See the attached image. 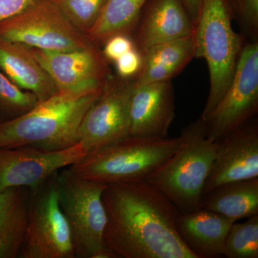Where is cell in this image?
Masks as SVG:
<instances>
[{
	"label": "cell",
	"mask_w": 258,
	"mask_h": 258,
	"mask_svg": "<svg viewBox=\"0 0 258 258\" xmlns=\"http://www.w3.org/2000/svg\"><path fill=\"white\" fill-rule=\"evenodd\" d=\"M103 240L120 258H197L176 230L180 212L146 181L107 184Z\"/></svg>",
	"instance_id": "1"
},
{
	"label": "cell",
	"mask_w": 258,
	"mask_h": 258,
	"mask_svg": "<svg viewBox=\"0 0 258 258\" xmlns=\"http://www.w3.org/2000/svg\"><path fill=\"white\" fill-rule=\"evenodd\" d=\"M103 90L85 94L57 91L26 113L0 122V149L58 151L79 143L81 122Z\"/></svg>",
	"instance_id": "2"
},
{
	"label": "cell",
	"mask_w": 258,
	"mask_h": 258,
	"mask_svg": "<svg viewBox=\"0 0 258 258\" xmlns=\"http://www.w3.org/2000/svg\"><path fill=\"white\" fill-rule=\"evenodd\" d=\"M175 152L145 180L174 204L181 213L201 209L204 186L218 143L207 137L201 118L181 130Z\"/></svg>",
	"instance_id": "3"
},
{
	"label": "cell",
	"mask_w": 258,
	"mask_h": 258,
	"mask_svg": "<svg viewBox=\"0 0 258 258\" xmlns=\"http://www.w3.org/2000/svg\"><path fill=\"white\" fill-rule=\"evenodd\" d=\"M227 0H202L192 37L195 57L204 58L210 75V91L200 118L206 120L230 86L245 45L243 35L232 28Z\"/></svg>",
	"instance_id": "4"
},
{
	"label": "cell",
	"mask_w": 258,
	"mask_h": 258,
	"mask_svg": "<svg viewBox=\"0 0 258 258\" xmlns=\"http://www.w3.org/2000/svg\"><path fill=\"white\" fill-rule=\"evenodd\" d=\"M176 138L128 137L88 153L69 166L80 176L103 184L145 181L175 152Z\"/></svg>",
	"instance_id": "5"
},
{
	"label": "cell",
	"mask_w": 258,
	"mask_h": 258,
	"mask_svg": "<svg viewBox=\"0 0 258 258\" xmlns=\"http://www.w3.org/2000/svg\"><path fill=\"white\" fill-rule=\"evenodd\" d=\"M61 210L69 223L76 257L115 258L103 240L107 217L102 195L107 184L80 176L64 168L57 173Z\"/></svg>",
	"instance_id": "6"
},
{
	"label": "cell",
	"mask_w": 258,
	"mask_h": 258,
	"mask_svg": "<svg viewBox=\"0 0 258 258\" xmlns=\"http://www.w3.org/2000/svg\"><path fill=\"white\" fill-rule=\"evenodd\" d=\"M57 173L30 190L26 227L18 257H76L69 223L59 204Z\"/></svg>",
	"instance_id": "7"
},
{
	"label": "cell",
	"mask_w": 258,
	"mask_h": 258,
	"mask_svg": "<svg viewBox=\"0 0 258 258\" xmlns=\"http://www.w3.org/2000/svg\"><path fill=\"white\" fill-rule=\"evenodd\" d=\"M0 37L47 51L76 50L93 43L53 0H34L20 14L0 23Z\"/></svg>",
	"instance_id": "8"
},
{
	"label": "cell",
	"mask_w": 258,
	"mask_h": 258,
	"mask_svg": "<svg viewBox=\"0 0 258 258\" xmlns=\"http://www.w3.org/2000/svg\"><path fill=\"white\" fill-rule=\"evenodd\" d=\"M258 112V40L246 42L233 79L221 101L203 120L207 137L217 142L244 123Z\"/></svg>",
	"instance_id": "9"
},
{
	"label": "cell",
	"mask_w": 258,
	"mask_h": 258,
	"mask_svg": "<svg viewBox=\"0 0 258 258\" xmlns=\"http://www.w3.org/2000/svg\"><path fill=\"white\" fill-rule=\"evenodd\" d=\"M134 79L110 76L98 99L86 112L79 142L87 153L129 136V105Z\"/></svg>",
	"instance_id": "10"
},
{
	"label": "cell",
	"mask_w": 258,
	"mask_h": 258,
	"mask_svg": "<svg viewBox=\"0 0 258 258\" xmlns=\"http://www.w3.org/2000/svg\"><path fill=\"white\" fill-rule=\"evenodd\" d=\"M28 49L60 92L85 94L102 91L111 76L107 60L95 43L68 51Z\"/></svg>",
	"instance_id": "11"
},
{
	"label": "cell",
	"mask_w": 258,
	"mask_h": 258,
	"mask_svg": "<svg viewBox=\"0 0 258 258\" xmlns=\"http://www.w3.org/2000/svg\"><path fill=\"white\" fill-rule=\"evenodd\" d=\"M87 154L81 142L58 151L28 147L0 149V191L12 187L36 189Z\"/></svg>",
	"instance_id": "12"
},
{
	"label": "cell",
	"mask_w": 258,
	"mask_h": 258,
	"mask_svg": "<svg viewBox=\"0 0 258 258\" xmlns=\"http://www.w3.org/2000/svg\"><path fill=\"white\" fill-rule=\"evenodd\" d=\"M217 143L203 195L227 183L258 178V123L255 118Z\"/></svg>",
	"instance_id": "13"
},
{
	"label": "cell",
	"mask_w": 258,
	"mask_h": 258,
	"mask_svg": "<svg viewBox=\"0 0 258 258\" xmlns=\"http://www.w3.org/2000/svg\"><path fill=\"white\" fill-rule=\"evenodd\" d=\"M175 118L171 81L135 86L129 105V136L168 137Z\"/></svg>",
	"instance_id": "14"
},
{
	"label": "cell",
	"mask_w": 258,
	"mask_h": 258,
	"mask_svg": "<svg viewBox=\"0 0 258 258\" xmlns=\"http://www.w3.org/2000/svg\"><path fill=\"white\" fill-rule=\"evenodd\" d=\"M193 28L182 0H148L132 39L142 54L158 44L189 36Z\"/></svg>",
	"instance_id": "15"
},
{
	"label": "cell",
	"mask_w": 258,
	"mask_h": 258,
	"mask_svg": "<svg viewBox=\"0 0 258 258\" xmlns=\"http://www.w3.org/2000/svg\"><path fill=\"white\" fill-rule=\"evenodd\" d=\"M233 223L219 214L200 209L190 213L180 212L176 230L197 258H217L223 256L226 237Z\"/></svg>",
	"instance_id": "16"
},
{
	"label": "cell",
	"mask_w": 258,
	"mask_h": 258,
	"mask_svg": "<svg viewBox=\"0 0 258 258\" xmlns=\"http://www.w3.org/2000/svg\"><path fill=\"white\" fill-rule=\"evenodd\" d=\"M0 69L17 86L36 96L38 101L57 92L55 84L28 47L0 37Z\"/></svg>",
	"instance_id": "17"
},
{
	"label": "cell",
	"mask_w": 258,
	"mask_h": 258,
	"mask_svg": "<svg viewBox=\"0 0 258 258\" xmlns=\"http://www.w3.org/2000/svg\"><path fill=\"white\" fill-rule=\"evenodd\" d=\"M142 55L143 63L134 79L135 86L171 81L195 58L192 34L154 45Z\"/></svg>",
	"instance_id": "18"
},
{
	"label": "cell",
	"mask_w": 258,
	"mask_h": 258,
	"mask_svg": "<svg viewBox=\"0 0 258 258\" xmlns=\"http://www.w3.org/2000/svg\"><path fill=\"white\" fill-rule=\"evenodd\" d=\"M200 207L233 222L258 215V178L217 186L203 195Z\"/></svg>",
	"instance_id": "19"
},
{
	"label": "cell",
	"mask_w": 258,
	"mask_h": 258,
	"mask_svg": "<svg viewBox=\"0 0 258 258\" xmlns=\"http://www.w3.org/2000/svg\"><path fill=\"white\" fill-rule=\"evenodd\" d=\"M29 199L28 188L0 191V258L18 257L26 227Z\"/></svg>",
	"instance_id": "20"
},
{
	"label": "cell",
	"mask_w": 258,
	"mask_h": 258,
	"mask_svg": "<svg viewBox=\"0 0 258 258\" xmlns=\"http://www.w3.org/2000/svg\"><path fill=\"white\" fill-rule=\"evenodd\" d=\"M148 0H107L96 22L86 32L90 41L104 44L116 35L132 36Z\"/></svg>",
	"instance_id": "21"
},
{
	"label": "cell",
	"mask_w": 258,
	"mask_h": 258,
	"mask_svg": "<svg viewBox=\"0 0 258 258\" xmlns=\"http://www.w3.org/2000/svg\"><path fill=\"white\" fill-rule=\"evenodd\" d=\"M224 257L227 258L258 257V215L245 222L231 225L225 242Z\"/></svg>",
	"instance_id": "22"
},
{
	"label": "cell",
	"mask_w": 258,
	"mask_h": 258,
	"mask_svg": "<svg viewBox=\"0 0 258 258\" xmlns=\"http://www.w3.org/2000/svg\"><path fill=\"white\" fill-rule=\"evenodd\" d=\"M64 16L86 35L99 16L107 0H53Z\"/></svg>",
	"instance_id": "23"
},
{
	"label": "cell",
	"mask_w": 258,
	"mask_h": 258,
	"mask_svg": "<svg viewBox=\"0 0 258 258\" xmlns=\"http://www.w3.org/2000/svg\"><path fill=\"white\" fill-rule=\"evenodd\" d=\"M37 102L35 94L22 89L0 71V111L19 116L30 111Z\"/></svg>",
	"instance_id": "24"
},
{
	"label": "cell",
	"mask_w": 258,
	"mask_h": 258,
	"mask_svg": "<svg viewBox=\"0 0 258 258\" xmlns=\"http://www.w3.org/2000/svg\"><path fill=\"white\" fill-rule=\"evenodd\" d=\"M232 16L241 30L252 40H257L258 0H227Z\"/></svg>",
	"instance_id": "25"
},
{
	"label": "cell",
	"mask_w": 258,
	"mask_h": 258,
	"mask_svg": "<svg viewBox=\"0 0 258 258\" xmlns=\"http://www.w3.org/2000/svg\"><path fill=\"white\" fill-rule=\"evenodd\" d=\"M117 73L120 78L130 79L135 78L142 69L143 57L137 48L125 52L115 61Z\"/></svg>",
	"instance_id": "26"
},
{
	"label": "cell",
	"mask_w": 258,
	"mask_h": 258,
	"mask_svg": "<svg viewBox=\"0 0 258 258\" xmlns=\"http://www.w3.org/2000/svg\"><path fill=\"white\" fill-rule=\"evenodd\" d=\"M103 54L107 60L115 62L125 52L135 48L133 39L125 35H116L110 37L104 43Z\"/></svg>",
	"instance_id": "27"
},
{
	"label": "cell",
	"mask_w": 258,
	"mask_h": 258,
	"mask_svg": "<svg viewBox=\"0 0 258 258\" xmlns=\"http://www.w3.org/2000/svg\"><path fill=\"white\" fill-rule=\"evenodd\" d=\"M34 0H0V23L20 14Z\"/></svg>",
	"instance_id": "28"
},
{
	"label": "cell",
	"mask_w": 258,
	"mask_h": 258,
	"mask_svg": "<svg viewBox=\"0 0 258 258\" xmlns=\"http://www.w3.org/2000/svg\"><path fill=\"white\" fill-rule=\"evenodd\" d=\"M182 2L194 23L198 17L202 0H182Z\"/></svg>",
	"instance_id": "29"
}]
</instances>
